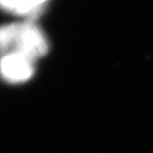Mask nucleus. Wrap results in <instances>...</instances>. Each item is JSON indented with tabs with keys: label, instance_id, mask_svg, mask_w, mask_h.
Listing matches in <instances>:
<instances>
[{
	"label": "nucleus",
	"instance_id": "f03ea898",
	"mask_svg": "<svg viewBox=\"0 0 153 153\" xmlns=\"http://www.w3.org/2000/svg\"><path fill=\"white\" fill-rule=\"evenodd\" d=\"M35 63L36 61L19 53L1 55L0 78L12 85L27 82L35 73Z\"/></svg>",
	"mask_w": 153,
	"mask_h": 153
},
{
	"label": "nucleus",
	"instance_id": "7ed1b4c3",
	"mask_svg": "<svg viewBox=\"0 0 153 153\" xmlns=\"http://www.w3.org/2000/svg\"><path fill=\"white\" fill-rule=\"evenodd\" d=\"M0 10L18 16L27 17L33 21L40 14L27 0H0Z\"/></svg>",
	"mask_w": 153,
	"mask_h": 153
},
{
	"label": "nucleus",
	"instance_id": "20e7f679",
	"mask_svg": "<svg viewBox=\"0 0 153 153\" xmlns=\"http://www.w3.org/2000/svg\"><path fill=\"white\" fill-rule=\"evenodd\" d=\"M28 3L31 4V6L34 8L38 12H41L44 8V4L46 3L47 0H27Z\"/></svg>",
	"mask_w": 153,
	"mask_h": 153
},
{
	"label": "nucleus",
	"instance_id": "f257e3e1",
	"mask_svg": "<svg viewBox=\"0 0 153 153\" xmlns=\"http://www.w3.org/2000/svg\"><path fill=\"white\" fill-rule=\"evenodd\" d=\"M48 51L47 38L33 21L0 26V56L19 53L37 61Z\"/></svg>",
	"mask_w": 153,
	"mask_h": 153
}]
</instances>
